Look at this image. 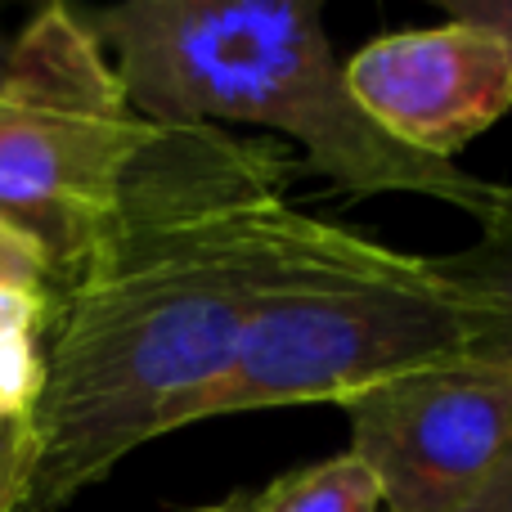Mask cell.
I'll return each instance as SVG.
<instances>
[{
  "label": "cell",
  "instance_id": "6da1fadb",
  "mask_svg": "<svg viewBox=\"0 0 512 512\" xmlns=\"http://www.w3.org/2000/svg\"><path fill=\"white\" fill-rule=\"evenodd\" d=\"M328 230L288 203L279 149L221 126H153L104 230L50 292L23 512H59L194 423L256 301Z\"/></svg>",
  "mask_w": 512,
  "mask_h": 512
},
{
  "label": "cell",
  "instance_id": "7a4b0ae2",
  "mask_svg": "<svg viewBox=\"0 0 512 512\" xmlns=\"http://www.w3.org/2000/svg\"><path fill=\"white\" fill-rule=\"evenodd\" d=\"M153 126H265L351 194H414L481 216L495 180L432 162L369 122L315 0H122L81 14Z\"/></svg>",
  "mask_w": 512,
  "mask_h": 512
},
{
  "label": "cell",
  "instance_id": "3957f363",
  "mask_svg": "<svg viewBox=\"0 0 512 512\" xmlns=\"http://www.w3.org/2000/svg\"><path fill=\"white\" fill-rule=\"evenodd\" d=\"M468 355L432 256L333 225L324 248L256 301L194 423L252 409L346 405L423 364Z\"/></svg>",
  "mask_w": 512,
  "mask_h": 512
},
{
  "label": "cell",
  "instance_id": "277c9868",
  "mask_svg": "<svg viewBox=\"0 0 512 512\" xmlns=\"http://www.w3.org/2000/svg\"><path fill=\"white\" fill-rule=\"evenodd\" d=\"M149 135L153 122L131 108L77 9L45 5L9 36L0 68V216L32 234L59 274L104 230Z\"/></svg>",
  "mask_w": 512,
  "mask_h": 512
},
{
  "label": "cell",
  "instance_id": "5b68a950",
  "mask_svg": "<svg viewBox=\"0 0 512 512\" xmlns=\"http://www.w3.org/2000/svg\"><path fill=\"white\" fill-rule=\"evenodd\" d=\"M387 512H459L512 445V369L454 355L342 405Z\"/></svg>",
  "mask_w": 512,
  "mask_h": 512
},
{
  "label": "cell",
  "instance_id": "8992f818",
  "mask_svg": "<svg viewBox=\"0 0 512 512\" xmlns=\"http://www.w3.org/2000/svg\"><path fill=\"white\" fill-rule=\"evenodd\" d=\"M346 86L369 122L432 162H454L512 108V45L477 18L450 14L369 41L346 59Z\"/></svg>",
  "mask_w": 512,
  "mask_h": 512
},
{
  "label": "cell",
  "instance_id": "52a82bcc",
  "mask_svg": "<svg viewBox=\"0 0 512 512\" xmlns=\"http://www.w3.org/2000/svg\"><path fill=\"white\" fill-rule=\"evenodd\" d=\"M477 225V239L432 256V270L459 310L472 360L512 369V185H490Z\"/></svg>",
  "mask_w": 512,
  "mask_h": 512
},
{
  "label": "cell",
  "instance_id": "ba28073f",
  "mask_svg": "<svg viewBox=\"0 0 512 512\" xmlns=\"http://www.w3.org/2000/svg\"><path fill=\"white\" fill-rule=\"evenodd\" d=\"M198 512H387L378 481L351 450L292 468L256 490H234Z\"/></svg>",
  "mask_w": 512,
  "mask_h": 512
},
{
  "label": "cell",
  "instance_id": "9c48e42d",
  "mask_svg": "<svg viewBox=\"0 0 512 512\" xmlns=\"http://www.w3.org/2000/svg\"><path fill=\"white\" fill-rule=\"evenodd\" d=\"M59 265L54 256L23 234L18 225H9L0 216V288H36V292H54Z\"/></svg>",
  "mask_w": 512,
  "mask_h": 512
},
{
  "label": "cell",
  "instance_id": "30bf717a",
  "mask_svg": "<svg viewBox=\"0 0 512 512\" xmlns=\"http://www.w3.org/2000/svg\"><path fill=\"white\" fill-rule=\"evenodd\" d=\"M32 477V418H0V512H23Z\"/></svg>",
  "mask_w": 512,
  "mask_h": 512
},
{
  "label": "cell",
  "instance_id": "8fae6325",
  "mask_svg": "<svg viewBox=\"0 0 512 512\" xmlns=\"http://www.w3.org/2000/svg\"><path fill=\"white\" fill-rule=\"evenodd\" d=\"M45 328H50V292L0 288V351L14 342L45 337Z\"/></svg>",
  "mask_w": 512,
  "mask_h": 512
},
{
  "label": "cell",
  "instance_id": "7c38bea8",
  "mask_svg": "<svg viewBox=\"0 0 512 512\" xmlns=\"http://www.w3.org/2000/svg\"><path fill=\"white\" fill-rule=\"evenodd\" d=\"M459 512H512V445L504 459L495 463V472L481 481V490Z\"/></svg>",
  "mask_w": 512,
  "mask_h": 512
},
{
  "label": "cell",
  "instance_id": "4fadbf2b",
  "mask_svg": "<svg viewBox=\"0 0 512 512\" xmlns=\"http://www.w3.org/2000/svg\"><path fill=\"white\" fill-rule=\"evenodd\" d=\"M450 14H463V18H477V23L495 27L499 36L512 45V0H459Z\"/></svg>",
  "mask_w": 512,
  "mask_h": 512
},
{
  "label": "cell",
  "instance_id": "5bb4252c",
  "mask_svg": "<svg viewBox=\"0 0 512 512\" xmlns=\"http://www.w3.org/2000/svg\"><path fill=\"white\" fill-rule=\"evenodd\" d=\"M5 54H9V36H0V68H5Z\"/></svg>",
  "mask_w": 512,
  "mask_h": 512
}]
</instances>
